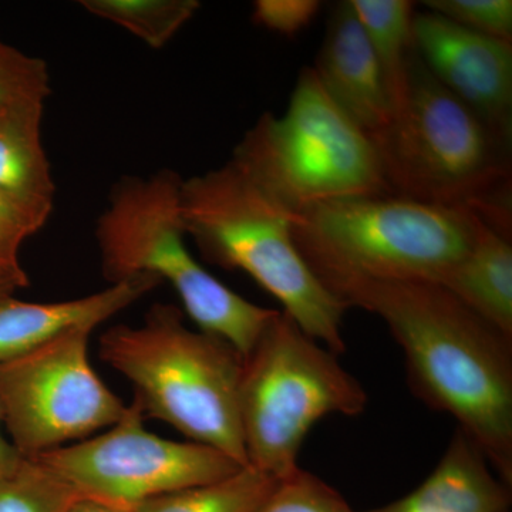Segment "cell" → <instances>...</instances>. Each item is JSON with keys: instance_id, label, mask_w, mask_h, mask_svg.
I'll return each instance as SVG.
<instances>
[{"instance_id": "1", "label": "cell", "mask_w": 512, "mask_h": 512, "mask_svg": "<svg viewBox=\"0 0 512 512\" xmlns=\"http://www.w3.org/2000/svg\"><path fill=\"white\" fill-rule=\"evenodd\" d=\"M346 308L375 313L406 360L413 393L483 450L512 485V339L431 282L346 281L328 289Z\"/></svg>"}, {"instance_id": "2", "label": "cell", "mask_w": 512, "mask_h": 512, "mask_svg": "<svg viewBox=\"0 0 512 512\" xmlns=\"http://www.w3.org/2000/svg\"><path fill=\"white\" fill-rule=\"evenodd\" d=\"M375 141L390 194L460 208L511 238V147L410 57L402 107Z\"/></svg>"}, {"instance_id": "3", "label": "cell", "mask_w": 512, "mask_h": 512, "mask_svg": "<svg viewBox=\"0 0 512 512\" xmlns=\"http://www.w3.org/2000/svg\"><path fill=\"white\" fill-rule=\"evenodd\" d=\"M289 218L296 248L326 289L346 281L443 285L484 224L467 210L392 194L320 202Z\"/></svg>"}, {"instance_id": "4", "label": "cell", "mask_w": 512, "mask_h": 512, "mask_svg": "<svg viewBox=\"0 0 512 512\" xmlns=\"http://www.w3.org/2000/svg\"><path fill=\"white\" fill-rule=\"evenodd\" d=\"M185 234L201 254L225 269H241L284 305V311L330 352H345L346 306L316 278L292 238L289 212L268 197L237 164L183 180Z\"/></svg>"}, {"instance_id": "5", "label": "cell", "mask_w": 512, "mask_h": 512, "mask_svg": "<svg viewBox=\"0 0 512 512\" xmlns=\"http://www.w3.org/2000/svg\"><path fill=\"white\" fill-rule=\"evenodd\" d=\"M100 356L136 387L144 416L248 467L238 406L244 357L228 342L187 328L177 306L157 303L140 326L107 330Z\"/></svg>"}, {"instance_id": "6", "label": "cell", "mask_w": 512, "mask_h": 512, "mask_svg": "<svg viewBox=\"0 0 512 512\" xmlns=\"http://www.w3.org/2000/svg\"><path fill=\"white\" fill-rule=\"evenodd\" d=\"M181 185L170 168L117 181L96 225L103 274L110 284L143 274L170 282L202 332L247 357L278 311L247 301L198 264L185 245Z\"/></svg>"}, {"instance_id": "7", "label": "cell", "mask_w": 512, "mask_h": 512, "mask_svg": "<svg viewBox=\"0 0 512 512\" xmlns=\"http://www.w3.org/2000/svg\"><path fill=\"white\" fill-rule=\"evenodd\" d=\"M231 161L289 214L390 194L375 141L330 99L313 67L299 74L284 116L262 114Z\"/></svg>"}, {"instance_id": "8", "label": "cell", "mask_w": 512, "mask_h": 512, "mask_svg": "<svg viewBox=\"0 0 512 512\" xmlns=\"http://www.w3.org/2000/svg\"><path fill=\"white\" fill-rule=\"evenodd\" d=\"M338 355L278 311L242 363L238 406L248 466L284 478L309 430L329 414L365 410L362 384Z\"/></svg>"}, {"instance_id": "9", "label": "cell", "mask_w": 512, "mask_h": 512, "mask_svg": "<svg viewBox=\"0 0 512 512\" xmlns=\"http://www.w3.org/2000/svg\"><path fill=\"white\" fill-rule=\"evenodd\" d=\"M93 329H76L0 363V416L22 456L109 429L127 406L90 365Z\"/></svg>"}, {"instance_id": "10", "label": "cell", "mask_w": 512, "mask_h": 512, "mask_svg": "<svg viewBox=\"0 0 512 512\" xmlns=\"http://www.w3.org/2000/svg\"><path fill=\"white\" fill-rule=\"evenodd\" d=\"M137 400L106 433L37 454L82 497L134 510L161 495L211 484L238 473L241 464L194 441H173L144 427Z\"/></svg>"}, {"instance_id": "11", "label": "cell", "mask_w": 512, "mask_h": 512, "mask_svg": "<svg viewBox=\"0 0 512 512\" xmlns=\"http://www.w3.org/2000/svg\"><path fill=\"white\" fill-rule=\"evenodd\" d=\"M414 50L429 72L512 143V42L481 35L433 12L416 13Z\"/></svg>"}, {"instance_id": "12", "label": "cell", "mask_w": 512, "mask_h": 512, "mask_svg": "<svg viewBox=\"0 0 512 512\" xmlns=\"http://www.w3.org/2000/svg\"><path fill=\"white\" fill-rule=\"evenodd\" d=\"M313 70L330 99L370 137L389 126L393 109L382 69L349 0L333 9Z\"/></svg>"}, {"instance_id": "13", "label": "cell", "mask_w": 512, "mask_h": 512, "mask_svg": "<svg viewBox=\"0 0 512 512\" xmlns=\"http://www.w3.org/2000/svg\"><path fill=\"white\" fill-rule=\"evenodd\" d=\"M161 284L143 274L73 301L32 303L0 298V363L8 362L76 329H96Z\"/></svg>"}, {"instance_id": "14", "label": "cell", "mask_w": 512, "mask_h": 512, "mask_svg": "<svg viewBox=\"0 0 512 512\" xmlns=\"http://www.w3.org/2000/svg\"><path fill=\"white\" fill-rule=\"evenodd\" d=\"M491 468L476 441L457 429L440 463L416 490L363 512H508L511 487Z\"/></svg>"}, {"instance_id": "15", "label": "cell", "mask_w": 512, "mask_h": 512, "mask_svg": "<svg viewBox=\"0 0 512 512\" xmlns=\"http://www.w3.org/2000/svg\"><path fill=\"white\" fill-rule=\"evenodd\" d=\"M43 106L0 113V190L49 220L56 185L42 143Z\"/></svg>"}, {"instance_id": "16", "label": "cell", "mask_w": 512, "mask_h": 512, "mask_svg": "<svg viewBox=\"0 0 512 512\" xmlns=\"http://www.w3.org/2000/svg\"><path fill=\"white\" fill-rule=\"evenodd\" d=\"M443 286L485 322L512 339L511 238L483 224L473 247Z\"/></svg>"}, {"instance_id": "17", "label": "cell", "mask_w": 512, "mask_h": 512, "mask_svg": "<svg viewBox=\"0 0 512 512\" xmlns=\"http://www.w3.org/2000/svg\"><path fill=\"white\" fill-rule=\"evenodd\" d=\"M349 3L382 69L394 116L406 97L416 6L410 0H349Z\"/></svg>"}, {"instance_id": "18", "label": "cell", "mask_w": 512, "mask_h": 512, "mask_svg": "<svg viewBox=\"0 0 512 512\" xmlns=\"http://www.w3.org/2000/svg\"><path fill=\"white\" fill-rule=\"evenodd\" d=\"M278 480L248 466L224 480L153 498L133 512H252Z\"/></svg>"}, {"instance_id": "19", "label": "cell", "mask_w": 512, "mask_h": 512, "mask_svg": "<svg viewBox=\"0 0 512 512\" xmlns=\"http://www.w3.org/2000/svg\"><path fill=\"white\" fill-rule=\"evenodd\" d=\"M83 9L163 49L201 8L198 0H82Z\"/></svg>"}, {"instance_id": "20", "label": "cell", "mask_w": 512, "mask_h": 512, "mask_svg": "<svg viewBox=\"0 0 512 512\" xmlns=\"http://www.w3.org/2000/svg\"><path fill=\"white\" fill-rule=\"evenodd\" d=\"M82 497L52 468L23 458L15 473L0 481V512H67Z\"/></svg>"}, {"instance_id": "21", "label": "cell", "mask_w": 512, "mask_h": 512, "mask_svg": "<svg viewBox=\"0 0 512 512\" xmlns=\"http://www.w3.org/2000/svg\"><path fill=\"white\" fill-rule=\"evenodd\" d=\"M50 92L45 60L26 55L0 40V111L45 106Z\"/></svg>"}, {"instance_id": "22", "label": "cell", "mask_w": 512, "mask_h": 512, "mask_svg": "<svg viewBox=\"0 0 512 512\" xmlns=\"http://www.w3.org/2000/svg\"><path fill=\"white\" fill-rule=\"evenodd\" d=\"M252 512H353L339 491L315 474L296 468Z\"/></svg>"}, {"instance_id": "23", "label": "cell", "mask_w": 512, "mask_h": 512, "mask_svg": "<svg viewBox=\"0 0 512 512\" xmlns=\"http://www.w3.org/2000/svg\"><path fill=\"white\" fill-rule=\"evenodd\" d=\"M423 5L458 26L512 42L511 0H427Z\"/></svg>"}, {"instance_id": "24", "label": "cell", "mask_w": 512, "mask_h": 512, "mask_svg": "<svg viewBox=\"0 0 512 512\" xmlns=\"http://www.w3.org/2000/svg\"><path fill=\"white\" fill-rule=\"evenodd\" d=\"M320 8L318 0H256L252 19L271 32L293 37L311 25Z\"/></svg>"}, {"instance_id": "25", "label": "cell", "mask_w": 512, "mask_h": 512, "mask_svg": "<svg viewBox=\"0 0 512 512\" xmlns=\"http://www.w3.org/2000/svg\"><path fill=\"white\" fill-rule=\"evenodd\" d=\"M45 224V220L0 190V262L20 266V247Z\"/></svg>"}, {"instance_id": "26", "label": "cell", "mask_w": 512, "mask_h": 512, "mask_svg": "<svg viewBox=\"0 0 512 512\" xmlns=\"http://www.w3.org/2000/svg\"><path fill=\"white\" fill-rule=\"evenodd\" d=\"M2 426V416H0V481L15 473L25 458L19 453L18 448L13 446L12 441L6 440L3 436Z\"/></svg>"}, {"instance_id": "27", "label": "cell", "mask_w": 512, "mask_h": 512, "mask_svg": "<svg viewBox=\"0 0 512 512\" xmlns=\"http://www.w3.org/2000/svg\"><path fill=\"white\" fill-rule=\"evenodd\" d=\"M29 278L22 268L2 269L0 271V298L12 295L16 289L28 286Z\"/></svg>"}, {"instance_id": "28", "label": "cell", "mask_w": 512, "mask_h": 512, "mask_svg": "<svg viewBox=\"0 0 512 512\" xmlns=\"http://www.w3.org/2000/svg\"><path fill=\"white\" fill-rule=\"evenodd\" d=\"M67 512H133L119 505L104 503V501L94 500V498L80 497L74 501L72 507Z\"/></svg>"}, {"instance_id": "29", "label": "cell", "mask_w": 512, "mask_h": 512, "mask_svg": "<svg viewBox=\"0 0 512 512\" xmlns=\"http://www.w3.org/2000/svg\"><path fill=\"white\" fill-rule=\"evenodd\" d=\"M18 268H22V266H9V265L3 264V262H0V271H2V269H18Z\"/></svg>"}, {"instance_id": "30", "label": "cell", "mask_w": 512, "mask_h": 512, "mask_svg": "<svg viewBox=\"0 0 512 512\" xmlns=\"http://www.w3.org/2000/svg\"><path fill=\"white\" fill-rule=\"evenodd\" d=\"M0 113H3V111H0Z\"/></svg>"}]
</instances>
